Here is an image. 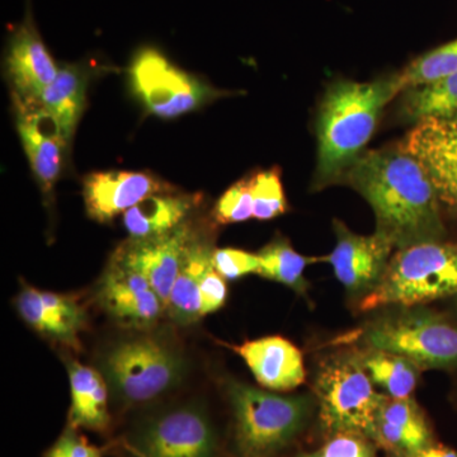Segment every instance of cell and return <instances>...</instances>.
I'll list each match as a JSON object with an SVG mask.
<instances>
[{
	"mask_svg": "<svg viewBox=\"0 0 457 457\" xmlns=\"http://www.w3.org/2000/svg\"><path fill=\"white\" fill-rule=\"evenodd\" d=\"M345 179L374 210L376 233L387 237L395 249L444 237L437 191L403 144L363 153Z\"/></svg>",
	"mask_w": 457,
	"mask_h": 457,
	"instance_id": "cell-1",
	"label": "cell"
},
{
	"mask_svg": "<svg viewBox=\"0 0 457 457\" xmlns=\"http://www.w3.org/2000/svg\"><path fill=\"white\" fill-rule=\"evenodd\" d=\"M400 92L399 74L368 83L338 80L328 88L318 117L319 188L345 177L363 154L385 106Z\"/></svg>",
	"mask_w": 457,
	"mask_h": 457,
	"instance_id": "cell-2",
	"label": "cell"
},
{
	"mask_svg": "<svg viewBox=\"0 0 457 457\" xmlns=\"http://www.w3.org/2000/svg\"><path fill=\"white\" fill-rule=\"evenodd\" d=\"M237 457H276L311 422L318 407L311 395H281L228 381Z\"/></svg>",
	"mask_w": 457,
	"mask_h": 457,
	"instance_id": "cell-3",
	"label": "cell"
},
{
	"mask_svg": "<svg viewBox=\"0 0 457 457\" xmlns=\"http://www.w3.org/2000/svg\"><path fill=\"white\" fill-rule=\"evenodd\" d=\"M453 295H457V245L436 240L396 249L378 285L361 300L360 309L413 308Z\"/></svg>",
	"mask_w": 457,
	"mask_h": 457,
	"instance_id": "cell-4",
	"label": "cell"
},
{
	"mask_svg": "<svg viewBox=\"0 0 457 457\" xmlns=\"http://www.w3.org/2000/svg\"><path fill=\"white\" fill-rule=\"evenodd\" d=\"M321 429L374 437L378 409L386 398L375 389L359 352L332 356L319 366L314 384Z\"/></svg>",
	"mask_w": 457,
	"mask_h": 457,
	"instance_id": "cell-5",
	"label": "cell"
},
{
	"mask_svg": "<svg viewBox=\"0 0 457 457\" xmlns=\"http://www.w3.org/2000/svg\"><path fill=\"white\" fill-rule=\"evenodd\" d=\"M102 370L116 398L125 404H139L179 384L186 363L168 343L156 337H140L111 347L102 360Z\"/></svg>",
	"mask_w": 457,
	"mask_h": 457,
	"instance_id": "cell-6",
	"label": "cell"
},
{
	"mask_svg": "<svg viewBox=\"0 0 457 457\" xmlns=\"http://www.w3.org/2000/svg\"><path fill=\"white\" fill-rule=\"evenodd\" d=\"M363 341L372 350L407 357L422 370L457 366V327L425 309L376 319L363 332Z\"/></svg>",
	"mask_w": 457,
	"mask_h": 457,
	"instance_id": "cell-7",
	"label": "cell"
},
{
	"mask_svg": "<svg viewBox=\"0 0 457 457\" xmlns=\"http://www.w3.org/2000/svg\"><path fill=\"white\" fill-rule=\"evenodd\" d=\"M128 74L137 98L146 111L163 120L194 112L224 96L220 90L174 65L161 50L152 46L137 51Z\"/></svg>",
	"mask_w": 457,
	"mask_h": 457,
	"instance_id": "cell-8",
	"label": "cell"
},
{
	"mask_svg": "<svg viewBox=\"0 0 457 457\" xmlns=\"http://www.w3.org/2000/svg\"><path fill=\"white\" fill-rule=\"evenodd\" d=\"M141 457H219L215 428L203 409L186 405L153 417L132 436Z\"/></svg>",
	"mask_w": 457,
	"mask_h": 457,
	"instance_id": "cell-9",
	"label": "cell"
},
{
	"mask_svg": "<svg viewBox=\"0 0 457 457\" xmlns=\"http://www.w3.org/2000/svg\"><path fill=\"white\" fill-rule=\"evenodd\" d=\"M333 228L337 243L326 262L347 294L362 300L380 282L395 246L378 233L359 236L339 220L333 221Z\"/></svg>",
	"mask_w": 457,
	"mask_h": 457,
	"instance_id": "cell-10",
	"label": "cell"
},
{
	"mask_svg": "<svg viewBox=\"0 0 457 457\" xmlns=\"http://www.w3.org/2000/svg\"><path fill=\"white\" fill-rule=\"evenodd\" d=\"M196 233L187 220L159 236L131 239L113 257L149 281L167 308L171 287L179 276L189 245Z\"/></svg>",
	"mask_w": 457,
	"mask_h": 457,
	"instance_id": "cell-11",
	"label": "cell"
},
{
	"mask_svg": "<svg viewBox=\"0 0 457 457\" xmlns=\"http://www.w3.org/2000/svg\"><path fill=\"white\" fill-rule=\"evenodd\" d=\"M97 297L114 320L135 329L154 326L165 309L149 281L114 257L99 281Z\"/></svg>",
	"mask_w": 457,
	"mask_h": 457,
	"instance_id": "cell-12",
	"label": "cell"
},
{
	"mask_svg": "<svg viewBox=\"0 0 457 457\" xmlns=\"http://www.w3.org/2000/svg\"><path fill=\"white\" fill-rule=\"evenodd\" d=\"M403 146L425 168L441 203L457 215V122L453 119L418 122Z\"/></svg>",
	"mask_w": 457,
	"mask_h": 457,
	"instance_id": "cell-13",
	"label": "cell"
},
{
	"mask_svg": "<svg viewBox=\"0 0 457 457\" xmlns=\"http://www.w3.org/2000/svg\"><path fill=\"white\" fill-rule=\"evenodd\" d=\"M5 71L13 90V101L23 104H38L44 90L59 73L29 14L9 38Z\"/></svg>",
	"mask_w": 457,
	"mask_h": 457,
	"instance_id": "cell-14",
	"label": "cell"
},
{
	"mask_svg": "<svg viewBox=\"0 0 457 457\" xmlns=\"http://www.w3.org/2000/svg\"><path fill=\"white\" fill-rule=\"evenodd\" d=\"M176 188L144 171H95L83 180V196L89 218L112 221L120 213L153 195L171 194Z\"/></svg>",
	"mask_w": 457,
	"mask_h": 457,
	"instance_id": "cell-15",
	"label": "cell"
},
{
	"mask_svg": "<svg viewBox=\"0 0 457 457\" xmlns=\"http://www.w3.org/2000/svg\"><path fill=\"white\" fill-rule=\"evenodd\" d=\"M14 104L21 143L42 192L50 195L62 174L69 145L53 117L40 104Z\"/></svg>",
	"mask_w": 457,
	"mask_h": 457,
	"instance_id": "cell-16",
	"label": "cell"
},
{
	"mask_svg": "<svg viewBox=\"0 0 457 457\" xmlns=\"http://www.w3.org/2000/svg\"><path fill=\"white\" fill-rule=\"evenodd\" d=\"M257 383L272 392H291L305 383L302 351L279 336L264 337L234 345Z\"/></svg>",
	"mask_w": 457,
	"mask_h": 457,
	"instance_id": "cell-17",
	"label": "cell"
},
{
	"mask_svg": "<svg viewBox=\"0 0 457 457\" xmlns=\"http://www.w3.org/2000/svg\"><path fill=\"white\" fill-rule=\"evenodd\" d=\"M372 441L392 457L416 455L435 442L431 427L416 400L387 395L378 409Z\"/></svg>",
	"mask_w": 457,
	"mask_h": 457,
	"instance_id": "cell-18",
	"label": "cell"
},
{
	"mask_svg": "<svg viewBox=\"0 0 457 457\" xmlns=\"http://www.w3.org/2000/svg\"><path fill=\"white\" fill-rule=\"evenodd\" d=\"M88 69L62 65L54 82L42 93L38 104L53 117L68 145L86 110Z\"/></svg>",
	"mask_w": 457,
	"mask_h": 457,
	"instance_id": "cell-19",
	"label": "cell"
},
{
	"mask_svg": "<svg viewBox=\"0 0 457 457\" xmlns=\"http://www.w3.org/2000/svg\"><path fill=\"white\" fill-rule=\"evenodd\" d=\"M212 255L209 243L197 237L189 245L165 308L180 326H189L203 318L200 288L204 275L212 267Z\"/></svg>",
	"mask_w": 457,
	"mask_h": 457,
	"instance_id": "cell-20",
	"label": "cell"
},
{
	"mask_svg": "<svg viewBox=\"0 0 457 457\" xmlns=\"http://www.w3.org/2000/svg\"><path fill=\"white\" fill-rule=\"evenodd\" d=\"M197 203L188 195H153L123 213V225L132 239H144L167 233L183 221Z\"/></svg>",
	"mask_w": 457,
	"mask_h": 457,
	"instance_id": "cell-21",
	"label": "cell"
},
{
	"mask_svg": "<svg viewBox=\"0 0 457 457\" xmlns=\"http://www.w3.org/2000/svg\"><path fill=\"white\" fill-rule=\"evenodd\" d=\"M68 366L71 387V427L104 431L110 425L107 386L104 378L96 370L75 361Z\"/></svg>",
	"mask_w": 457,
	"mask_h": 457,
	"instance_id": "cell-22",
	"label": "cell"
},
{
	"mask_svg": "<svg viewBox=\"0 0 457 457\" xmlns=\"http://www.w3.org/2000/svg\"><path fill=\"white\" fill-rule=\"evenodd\" d=\"M361 363L375 386L390 398H409L416 390L420 372L417 363L390 352L368 350L359 352Z\"/></svg>",
	"mask_w": 457,
	"mask_h": 457,
	"instance_id": "cell-23",
	"label": "cell"
},
{
	"mask_svg": "<svg viewBox=\"0 0 457 457\" xmlns=\"http://www.w3.org/2000/svg\"><path fill=\"white\" fill-rule=\"evenodd\" d=\"M261 260L258 275L287 286L295 293L305 296L309 282L303 278L306 267L315 262H326V257L312 258L297 253L284 237L272 240L258 252Z\"/></svg>",
	"mask_w": 457,
	"mask_h": 457,
	"instance_id": "cell-24",
	"label": "cell"
},
{
	"mask_svg": "<svg viewBox=\"0 0 457 457\" xmlns=\"http://www.w3.org/2000/svg\"><path fill=\"white\" fill-rule=\"evenodd\" d=\"M403 111L417 123L456 116L457 73L426 86L407 89L403 99Z\"/></svg>",
	"mask_w": 457,
	"mask_h": 457,
	"instance_id": "cell-25",
	"label": "cell"
},
{
	"mask_svg": "<svg viewBox=\"0 0 457 457\" xmlns=\"http://www.w3.org/2000/svg\"><path fill=\"white\" fill-rule=\"evenodd\" d=\"M16 306L23 320L42 336L75 350L80 348L79 333L45 305L40 290H36L31 286H23L22 291L18 295Z\"/></svg>",
	"mask_w": 457,
	"mask_h": 457,
	"instance_id": "cell-26",
	"label": "cell"
},
{
	"mask_svg": "<svg viewBox=\"0 0 457 457\" xmlns=\"http://www.w3.org/2000/svg\"><path fill=\"white\" fill-rule=\"evenodd\" d=\"M457 73V40L418 57L399 74L403 90L416 88Z\"/></svg>",
	"mask_w": 457,
	"mask_h": 457,
	"instance_id": "cell-27",
	"label": "cell"
},
{
	"mask_svg": "<svg viewBox=\"0 0 457 457\" xmlns=\"http://www.w3.org/2000/svg\"><path fill=\"white\" fill-rule=\"evenodd\" d=\"M253 185V218L270 220L287 210L281 173L278 170L260 171L252 176Z\"/></svg>",
	"mask_w": 457,
	"mask_h": 457,
	"instance_id": "cell-28",
	"label": "cell"
},
{
	"mask_svg": "<svg viewBox=\"0 0 457 457\" xmlns=\"http://www.w3.org/2000/svg\"><path fill=\"white\" fill-rule=\"evenodd\" d=\"M218 224H236L253 218V185L252 177L237 182L225 192L212 212Z\"/></svg>",
	"mask_w": 457,
	"mask_h": 457,
	"instance_id": "cell-29",
	"label": "cell"
},
{
	"mask_svg": "<svg viewBox=\"0 0 457 457\" xmlns=\"http://www.w3.org/2000/svg\"><path fill=\"white\" fill-rule=\"evenodd\" d=\"M294 457H376V444L360 433L341 432L328 436L317 450Z\"/></svg>",
	"mask_w": 457,
	"mask_h": 457,
	"instance_id": "cell-30",
	"label": "cell"
},
{
	"mask_svg": "<svg viewBox=\"0 0 457 457\" xmlns=\"http://www.w3.org/2000/svg\"><path fill=\"white\" fill-rule=\"evenodd\" d=\"M212 266L225 279H237L255 273L261 267L258 254L249 253L242 249L224 248L213 251Z\"/></svg>",
	"mask_w": 457,
	"mask_h": 457,
	"instance_id": "cell-31",
	"label": "cell"
},
{
	"mask_svg": "<svg viewBox=\"0 0 457 457\" xmlns=\"http://www.w3.org/2000/svg\"><path fill=\"white\" fill-rule=\"evenodd\" d=\"M40 293L45 305L56 312L69 327L73 328L78 333L84 329L87 324V312L73 296L49 293V291H40Z\"/></svg>",
	"mask_w": 457,
	"mask_h": 457,
	"instance_id": "cell-32",
	"label": "cell"
},
{
	"mask_svg": "<svg viewBox=\"0 0 457 457\" xmlns=\"http://www.w3.org/2000/svg\"><path fill=\"white\" fill-rule=\"evenodd\" d=\"M201 312L203 317L218 312L224 306L228 297V287L225 278L216 272L213 266L207 270L200 288Z\"/></svg>",
	"mask_w": 457,
	"mask_h": 457,
	"instance_id": "cell-33",
	"label": "cell"
},
{
	"mask_svg": "<svg viewBox=\"0 0 457 457\" xmlns=\"http://www.w3.org/2000/svg\"><path fill=\"white\" fill-rule=\"evenodd\" d=\"M45 457H101V453L69 426Z\"/></svg>",
	"mask_w": 457,
	"mask_h": 457,
	"instance_id": "cell-34",
	"label": "cell"
},
{
	"mask_svg": "<svg viewBox=\"0 0 457 457\" xmlns=\"http://www.w3.org/2000/svg\"><path fill=\"white\" fill-rule=\"evenodd\" d=\"M411 457H457V451L433 442L431 446L426 447Z\"/></svg>",
	"mask_w": 457,
	"mask_h": 457,
	"instance_id": "cell-35",
	"label": "cell"
},
{
	"mask_svg": "<svg viewBox=\"0 0 457 457\" xmlns=\"http://www.w3.org/2000/svg\"><path fill=\"white\" fill-rule=\"evenodd\" d=\"M451 119H453V121L457 122V114H456V116L451 117Z\"/></svg>",
	"mask_w": 457,
	"mask_h": 457,
	"instance_id": "cell-36",
	"label": "cell"
}]
</instances>
